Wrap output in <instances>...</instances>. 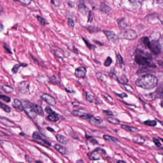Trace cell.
Returning a JSON list of instances; mask_svg holds the SVG:
<instances>
[{
  "label": "cell",
  "instance_id": "5b68a950",
  "mask_svg": "<svg viewBox=\"0 0 163 163\" xmlns=\"http://www.w3.org/2000/svg\"><path fill=\"white\" fill-rule=\"evenodd\" d=\"M24 110L26 114L32 119H35L37 113L35 112V110L32 106L31 103H27L24 106Z\"/></svg>",
  "mask_w": 163,
  "mask_h": 163
},
{
  "label": "cell",
  "instance_id": "11a10c76",
  "mask_svg": "<svg viewBox=\"0 0 163 163\" xmlns=\"http://www.w3.org/2000/svg\"><path fill=\"white\" fill-rule=\"evenodd\" d=\"M46 129L48 130L49 131H51V132H54L55 130L53 129H52V128H51V127H48Z\"/></svg>",
  "mask_w": 163,
  "mask_h": 163
},
{
  "label": "cell",
  "instance_id": "d6986e66",
  "mask_svg": "<svg viewBox=\"0 0 163 163\" xmlns=\"http://www.w3.org/2000/svg\"><path fill=\"white\" fill-rule=\"evenodd\" d=\"M54 148L56 150L58 151L61 154L64 155L66 153V148L61 145L56 144L54 145Z\"/></svg>",
  "mask_w": 163,
  "mask_h": 163
},
{
  "label": "cell",
  "instance_id": "94428289",
  "mask_svg": "<svg viewBox=\"0 0 163 163\" xmlns=\"http://www.w3.org/2000/svg\"><path fill=\"white\" fill-rule=\"evenodd\" d=\"M20 135H24L25 134L23 133H21V134H20Z\"/></svg>",
  "mask_w": 163,
  "mask_h": 163
},
{
  "label": "cell",
  "instance_id": "f546056e",
  "mask_svg": "<svg viewBox=\"0 0 163 163\" xmlns=\"http://www.w3.org/2000/svg\"><path fill=\"white\" fill-rule=\"evenodd\" d=\"M144 124L148 126L153 127L157 125V122L154 120H147L144 122Z\"/></svg>",
  "mask_w": 163,
  "mask_h": 163
},
{
  "label": "cell",
  "instance_id": "ba28073f",
  "mask_svg": "<svg viewBox=\"0 0 163 163\" xmlns=\"http://www.w3.org/2000/svg\"><path fill=\"white\" fill-rule=\"evenodd\" d=\"M72 114L75 116L79 117L80 118L83 119L84 120L90 119L93 116V115L89 113L84 112L80 110H74L72 112Z\"/></svg>",
  "mask_w": 163,
  "mask_h": 163
},
{
  "label": "cell",
  "instance_id": "60d3db41",
  "mask_svg": "<svg viewBox=\"0 0 163 163\" xmlns=\"http://www.w3.org/2000/svg\"><path fill=\"white\" fill-rule=\"evenodd\" d=\"M51 3L53 4L56 6H59L60 5V0H51Z\"/></svg>",
  "mask_w": 163,
  "mask_h": 163
},
{
  "label": "cell",
  "instance_id": "e0dca14e",
  "mask_svg": "<svg viewBox=\"0 0 163 163\" xmlns=\"http://www.w3.org/2000/svg\"><path fill=\"white\" fill-rule=\"evenodd\" d=\"M56 138L59 143L61 144H67L68 142V140L67 138L63 135H62L60 134H57L56 135Z\"/></svg>",
  "mask_w": 163,
  "mask_h": 163
},
{
  "label": "cell",
  "instance_id": "681fc988",
  "mask_svg": "<svg viewBox=\"0 0 163 163\" xmlns=\"http://www.w3.org/2000/svg\"><path fill=\"white\" fill-rule=\"evenodd\" d=\"M103 112H104L106 114H107V115H110V116L113 115V113L112 112H110V111H103Z\"/></svg>",
  "mask_w": 163,
  "mask_h": 163
},
{
  "label": "cell",
  "instance_id": "f1b7e54d",
  "mask_svg": "<svg viewBox=\"0 0 163 163\" xmlns=\"http://www.w3.org/2000/svg\"><path fill=\"white\" fill-rule=\"evenodd\" d=\"M134 141L138 144H143L144 142V139L143 138L139 136H134Z\"/></svg>",
  "mask_w": 163,
  "mask_h": 163
},
{
  "label": "cell",
  "instance_id": "7dc6e473",
  "mask_svg": "<svg viewBox=\"0 0 163 163\" xmlns=\"http://www.w3.org/2000/svg\"><path fill=\"white\" fill-rule=\"evenodd\" d=\"M14 1H19V2L22 3L26 4H28L30 3V2H30V0H14Z\"/></svg>",
  "mask_w": 163,
  "mask_h": 163
},
{
  "label": "cell",
  "instance_id": "4316f807",
  "mask_svg": "<svg viewBox=\"0 0 163 163\" xmlns=\"http://www.w3.org/2000/svg\"><path fill=\"white\" fill-rule=\"evenodd\" d=\"M2 88L3 91L7 93H10L13 92V88L8 85H3L2 87Z\"/></svg>",
  "mask_w": 163,
  "mask_h": 163
},
{
  "label": "cell",
  "instance_id": "44dd1931",
  "mask_svg": "<svg viewBox=\"0 0 163 163\" xmlns=\"http://www.w3.org/2000/svg\"><path fill=\"white\" fill-rule=\"evenodd\" d=\"M1 123H3V125L8 127H12L14 125V123L13 122L9 120L8 119L5 118L4 117H1Z\"/></svg>",
  "mask_w": 163,
  "mask_h": 163
},
{
  "label": "cell",
  "instance_id": "6da1fadb",
  "mask_svg": "<svg viewBox=\"0 0 163 163\" xmlns=\"http://www.w3.org/2000/svg\"><path fill=\"white\" fill-rule=\"evenodd\" d=\"M158 79L155 76L147 74L138 78L135 82L137 86L144 89H152L157 86Z\"/></svg>",
  "mask_w": 163,
  "mask_h": 163
},
{
  "label": "cell",
  "instance_id": "603a6c76",
  "mask_svg": "<svg viewBox=\"0 0 163 163\" xmlns=\"http://www.w3.org/2000/svg\"><path fill=\"white\" fill-rule=\"evenodd\" d=\"M100 10L106 13H108L110 12L111 9L105 3H102L100 5Z\"/></svg>",
  "mask_w": 163,
  "mask_h": 163
},
{
  "label": "cell",
  "instance_id": "b9f144b4",
  "mask_svg": "<svg viewBox=\"0 0 163 163\" xmlns=\"http://www.w3.org/2000/svg\"><path fill=\"white\" fill-rule=\"evenodd\" d=\"M153 141L154 143L156 144V145L158 147H161L162 146V144H161L160 141L156 138H153Z\"/></svg>",
  "mask_w": 163,
  "mask_h": 163
},
{
  "label": "cell",
  "instance_id": "ab89813d",
  "mask_svg": "<svg viewBox=\"0 0 163 163\" xmlns=\"http://www.w3.org/2000/svg\"><path fill=\"white\" fill-rule=\"evenodd\" d=\"M49 80H50V83L54 84H58V81L57 80V79L54 76L50 77L49 78Z\"/></svg>",
  "mask_w": 163,
  "mask_h": 163
},
{
  "label": "cell",
  "instance_id": "cb8c5ba5",
  "mask_svg": "<svg viewBox=\"0 0 163 163\" xmlns=\"http://www.w3.org/2000/svg\"><path fill=\"white\" fill-rule=\"evenodd\" d=\"M103 138L106 141H109V142H110L116 143V142H117L118 141V140L117 139H116V138L111 136L109 135H107V134L104 135L103 136Z\"/></svg>",
  "mask_w": 163,
  "mask_h": 163
},
{
  "label": "cell",
  "instance_id": "6125c7cd",
  "mask_svg": "<svg viewBox=\"0 0 163 163\" xmlns=\"http://www.w3.org/2000/svg\"><path fill=\"white\" fill-rule=\"evenodd\" d=\"M36 162H37V163H42L41 161H36Z\"/></svg>",
  "mask_w": 163,
  "mask_h": 163
},
{
  "label": "cell",
  "instance_id": "ac0fdd59",
  "mask_svg": "<svg viewBox=\"0 0 163 163\" xmlns=\"http://www.w3.org/2000/svg\"><path fill=\"white\" fill-rule=\"evenodd\" d=\"M89 122L91 125H93L98 126V125H99L102 123V121L99 119L97 118L94 117L93 116L92 117H91V118L89 119Z\"/></svg>",
  "mask_w": 163,
  "mask_h": 163
},
{
  "label": "cell",
  "instance_id": "8992f818",
  "mask_svg": "<svg viewBox=\"0 0 163 163\" xmlns=\"http://www.w3.org/2000/svg\"><path fill=\"white\" fill-rule=\"evenodd\" d=\"M120 36L122 38L129 40H133L137 36L136 33L131 29H127L123 31L120 34Z\"/></svg>",
  "mask_w": 163,
  "mask_h": 163
},
{
  "label": "cell",
  "instance_id": "f35d334b",
  "mask_svg": "<svg viewBox=\"0 0 163 163\" xmlns=\"http://www.w3.org/2000/svg\"><path fill=\"white\" fill-rule=\"evenodd\" d=\"M124 86H125V89L129 92L132 93L134 91V89L130 85L125 84H124Z\"/></svg>",
  "mask_w": 163,
  "mask_h": 163
},
{
  "label": "cell",
  "instance_id": "9f6ffc18",
  "mask_svg": "<svg viewBox=\"0 0 163 163\" xmlns=\"http://www.w3.org/2000/svg\"><path fill=\"white\" fill-rule=\"evenodd\" d=\"M77 163H83V161L81 159V160H77Z\"/></svg>",
  "mask_w": 163,
  "mask_h": 163
},
{
  "label": "cell",
  "instance_id": "74e56055",
  "mask_svg": "<svg viewBox=\"0 0 163 163\" xmlns=\"http://www.w3.org/2000/svg\"><path fill=\"white\" fill-rule=\"evenodd\" d=\"M94 19V14L92 13V12L89 11V14H88V22H92Z\"/></svg>",
  "mask_w": 163,
  "mask_h": 163
},
{
  "label": "cell",
  "instance_id": "f6af8a7d",
  "mask_svg": "<svg viewBox=\"0 0 163 163\" xmlns=\"http://www.w3.org/2000/svg\"><path fill=\"white\" fill-rule=\"evenodd\" d=\"M116 56H117V59L118 60L120 64H122L123 63V59H122V56L119 54H116Z\"/></svg>",
  "mask_w": 163,
  "mask_h": 163
},
{
  "label": "cell",
  "instance_id": "277c9868",
  "mask_svg": "<svg viewBox=\"0 0 163 163\" xmlns=\"http://www.w3.org/2000/svg\"><path fill=\"white\" fill-rule=\"evenodd\" d=\"M33 138L35 140V141L37 143L41 144L45 147L49 148L51 146V144L48 141L43 139L41 136L37 131H35L33 134Z\"/></svg>",
  "mask_w": 163,
  "mask_h": 163
},
{
  "label": "cell",
  "instance_id": "7402d4cb",
  "mask_svg": "<svg viewBox=\"0 0 163 163\" xmlns=\"http://www.w3.org/2000/svg\"><path fill=\"white\" fill-rule=\"evenodd\" d=\"M26 66H27V64H26V63L16 64V65H14V66L13 67L12 69V71L13 73H16L18 71L20 67H26Z\"/></svg>",
  "mask_w": 163,
  "mask_h": 163
},
{
  "label": "cell",
  "instance_id": "ee69618b",
  "mask_svg": "<svg viewBox=\"0 0 163 163\" xmlns=\"http://www.w3.org/2000/svg\"><path fill=\"white\" fill-rule=\"evenodd\" d=\"M68 25L69 26L71 27L72 28H73L75 26V24H74V22L73 20L71 19L70 18H68Z\"/></svg>",
  "mask_w": 163,
  "mask_h": 163
},
{
  "label": "cell",
  "instance_id": "bcb514c9",
  "mask_svg": "<svg viewBox=\"0 0 163 163\" xmlns=\"http://www.w3.org/2000/svg\"><path fill=\"white\" fill-rule=\"evenodd\" d=\"M96 28H95V27H93V26H89L88 27V30L89 31V32L90 33H93V32H96Z\"/></svg>",
  "mask_w": 163,
  "mask_h": 163
},
{
  "label": "cell",
  "instance_id": "52a82bcc",
  "mask_svg": "<svg viewBox=\"0 0 163 163\" xmlns=\"http://www.w3.org/2000/svg\"><path fill=\"white\" fill-rule=\"evenodd\" d=\"M147 48H148L151 52L154 55L159 54L161 51V47L158 42L156 41H152L150 42L148 45Z\"/></svg>",
  "mask_w": 163,
  "mask_h": 163
},
{
  "label": "cell",
  "instance_id": "d4e9b609",
  "mask_svg": "<svg viewBox=\"0 0 163 163\" xmlns=\"http://www.w3.org/2000/svg\"><path fill=\"white\" fill-rule=\"evenodd\" d=\"M36 18H37L38 21L41 25L42 26H44L48 24V22L47 21V20L45 19L44 18H43L42 16H40V15H37Z\"/></svg>",
  "mask_w": 163,
  "mask_h": 163
},
{
  "label": "cell",
  "instance_id": "4fadbf2b",
  "mask_svg": "<svg viewBox=\"0 0 163 163\" xmlns=\"http://www.w3.org/2000/svg\"><path fill=\"white\" fill-rule=\"evenodd\" d=\"M13 107L18 112H22L24 110V106L21 102L18 99H14L13 103Z\"/></svg>",
  "mask_w": 163,
  "mask_h": 163
},
{
  "label": "cell",
  "instance_id": "db71d44e",
  "mask_svg": "<svg viewBox=\"0 0 163 163\" xmlns=\"http://www.w3.org/2000/svg\"><path fill=\"white\" fill-rule=\"evenodd\" d=\"M3 48H5V49H6V50L9 53H10V54H12V52H11V50H10V49L9 48H7V47H6V46L3 45Z\"/></svg>",
  "mask_w": 163,
  "mask_h": 163
},
{
  "label": "cell",
  "instance_id": "03108f58",
  "mask_svg": "<svg viewBox=\"0 0 163 163\" xmlns=\"http://www.w3.org/2000/svg\"><path fill=\"white\" fill-rule=\"evenodd\" d=\"M160 139H161V140H162V141L163 142V139H162V138H160Z\"/></svg>",
  "mask_w": 163,
  "mask_h": 163
},
{
  "label": "cell",
  "instance_id": "9c48e42d",
  "mask_svg": "<svg viewBox=\"0 0 163 163\" xmlns=\"http://www.w3.org/2000/svg\"><path fill=\"white\" fill-rule=\"evenodd\" d=\"M103 32L107 38L110 41L114 43H117L118 41V36L116 35L114 32L110 31H106V30H104Z\"/></svg>",
  "mask_w": 163,
  "mask_h": 163
},
{
  "label": "cell",
  "instance_id": "836d02e7",
  "mask_svg": "<svg viewBox=\"0 0 163 163\" xmlns=\"http://www.w3.org/2000/svg\"><path fill=\"white\" fill-rule=\"evenodd\" d=\"M141 40L142 42V43L144 44V45L147 48L148 45L149 44V43L150 42V41L149 38L147 37H144L142 38Z\"/></svg>",
  "mask_w": 163,
  "mask_h": 163
},
{
  "label": "cell",
  "instance_id": "484cf974",
  "mask_svg": "<svg viewBox=\"0 0 163 163\" xmlns=\"http://www.w3.org/2000/svg\"><path fill=\"white\" fill-rule=\"evenodd\" d=\"M106 119L108 121V122L111 123H112L113 125H118L120 124V121L118 119L114 117H108Z\"/></svg>",
  "mask_w": 163,
  "mask_h": 163
},
{
  "label": "cell",
  "instance_id": "91938a15",
  "mask_svg": "<svg viewBox=\"0 0 163 163\" xmlns=\"http://www.w3.org/2000/svg\"><path fill=\"white\" fill-rule=\"evenodd\" d=\"M161 105L162 106V107L163 108V100L161 102Z\"/></svg>",
  "mask_w": 163,
  "mask_h": 163
},
{
  "label": "cell",
  "instance_id": "8fae6325",
  "mask_svg": "<svg viewBox=\"0 0 163 163\" xmlns=\"http://www.w3.org/2000/svg\"><path fill=\"white\" fill-rule=\"evenodd\" d=\"M78 10L83 15H86L89 12V10L87 7L84 1L83 0H80L78 4Z\"/></svg>",
  "mask_w": 163,
  "mask_h": 163
},
{
  "label": "cell",
  "instance_id": "5bb4252c",
  "mask_svg": "<svg viewBox=\"0 0 163 163\" xmlns=\"http://www.w3.org/2000/svg\"><path fill=\"white\" fill-rule=\"evenodd\" d=\"M29 84L27 81H24L20 84L19 90L22 93H26L28 90Z\"/></svg>",
  "mask_w": 163,
  "mask_h": 163
},
{
  "label": "cell",
  "instance_id": "f907efd6",
  "mask_svg": "<svg viewBox=\"0 0 163 163\" xmlns=\"http://www.w3.org/2000/svg\"><path fill=\"white\" fill-rule=\"evenodd\" d=\"M117 95H118L119 97H121L122 98H125V97H127V94H125V93H122V94H117Z\"/></svg>",
  "mask_w": 163,
  "mask_h": 163
},
{
  "label": "cell",
  "instance_id": "c3c4849f",
  "mask_svg": "<svg viewBox=\"0 0 163 163\" xmlns=\"http://www.w3.org/2000/svg\"><path fill=\"white\" fill-rule=\"evenodd\" d=\"M104 96L105 98L106 99H107L108 102H112V97H111L110 96H109L107 94H105Z\"/></svg>",
  "mask_w": 163,
  "mask_h": 163
},
{
  "label": "cell",
  "instance_id": "d6a6232c",
  "mask_svg": "<svg viewBox=\"0 0 163 163\" xmlns=\"http://www.w3.org/2000/svg\"><path fill=\"white\" fill-rule=\"evenodd\" d=\"M86 138L90 142V143H92L93 144H98V141H97L96 139H95L94 138H93L92 136L86 135Z\"/></svg>",
  "mask_w": 163,
  "mask_h": 163
},
{
  "label": "cell",
  "instance_id": "6f0895ef",
  "mask_svg": "<svg viewBox=\"0 0 163 163\" xmlns=\"http://www.w3.org/2000/svg\"><path fill=\"white\" fill-rule=\"evenodd\" d=\"M118 163H125V162L124 161H122V160H120L118 161Z\"/></svg>",
  "mask_w": 163,
  "mask_h": 163
},
{
  "label": "cell",
  "instance_id": "e575fe53",
  "mask_svg": "<svg viewBox=\"0 0 163 163\" xmlns=\"http://www.w3.org/2000/svg\"><path fill=\"white\" fill-rule=\"evenodd\" d=\"M0 98L2 100H3V101L5 102H10L11 100V98L10 97H8V96H6V95H4L3 94H1V96H0Z\"/></svg>",
  "mask_w": 163,
  "mask_h": 163
},
{
  "label": "cell",
  "instance_id": "4dcf8cb0",
  "mask_svg": "<svg viewBox=\"0 0 163 163\" xmlns=\"http://www.w3.org/2000/svg\"><path fill=\"white\" fill-rule=\"evenodd\" d=\"M82 39H83V41L85 42L87 47L89 48L90 50H92V49H93L95 48V46L91 44H90V42L88 40H87L84 37H82Z\"/></svg>",
  "mask_w": 163,
  "mask_h": 163
},
{
  "label": "cell",
  "instance_id": "680465c9",
  "mask_svg": "<svg viewBox=\"0 0 163 163\" xmlns=\"http://www.w3.org/2000/svg\"><path fill=\"white\" fill-rule=\"evenodd\" d=\"M161 97L163 98V89L162 91V92H161Z\"/></svg>",
  "mask_w": 163,
  "mask_h": 163
},
{
  "label": "cell",
  "instance_id": "30bf717a",
  "mask_svg": "<svg viewBox=\"0 0 163 163\" xmlns=\"http://www.w3.org/2000/svg\"><path fill=\"white\" fill-rule=\"evenodd\" d=\"M41 98L42 99L50 105L55 106L56 105L57 102L56 99L53 96L49 94L44 93L42 95Z\"/></svg>",
  "mask_w": 163,
  "mask_h": 163
},
{
  "label": "cell",
  "instance_id": "1f68e13d",
  "mask_svg": "<svg viewBox=\"0 0 163 163\" xmlns=\"http://www.w3.org/2000/svg\"><path fill=\"white\" fill-rule=\"evenodd\" d=\"M96 76L97 78H98L99 80H102L103 81H105L106 77L104 74L100 73V72H98L96 73Z\"/></svg>",
  "mask_w": 163,
  "mask_h": 163
},
{
  "label": "cell",
  "instance_id": "3957f363",
  "mask_svg": "<svg viewBox=\"0 0 163 163\" xmlns=\"http://www.w3.org/2000/svg\"><path fill=\"white\" fill-rule=\"evenodd\" d=\"M105 154H106L105 151L100 148H98L89 154V157L90 160H99L102 157V155Z\"/></svg>",
  "mask_w": 163,
  "mask_h": 163
},
{
  "label": "cell",
  "instance_id": "2e32d148",
  "mask_svg": "<svg viewBox=\"0 0 163 163\" xmlns=\"http://www.w3.org/2000/svg\"><path fill=\"white\" fill-rule=\"evenodd\" d=\"M47 119L48 121L51 122H56L59 120V117L58 114L56 112L52 113L51 114H49L48 116L47 117Z\"/></svg>",
  "mask_w": 163,
  "mask_h": 163
},
{
  "label": "cell",
  "instance_id": "ffe728a7",
  "mask_svg": "<svg viewBox=\"0 0 163 163\" xmlns=\"http://www.w3.org/2000/svg\"><path fill=\"white\" fill-rule=\"evenodd\" d=\"M121 127L125 130L131 131V132H134V133H137L139 131V130L138 128L130 126H128L126 125H122L121 126Z\"/></svg>",
  "mask_w": 163,
  "mask_h": 163
},
{
  "label": "cell",
  "instance_id": "e7e4bbea",
  "mask_svg": "<svg viewBox=\"0 0 163 163\" xmlns=\"http://www.w3.org/2000/svg\"><path fill=\"white\" fill-rule=\"evenodd\" d=\"M87 1H89V3H90V2H91V1H91V0H87Z\"/></svg>",
  "mask_w": 163,
  "mask_h": 163
},
{
  "label": "cell",
  "instance_id": "83f0119b",
  "mask_svg": "<svg viewBox=\"0 0 163 163\" xmlns=\"http://www.w3.org/2000/svg\"><path fill=\"white\" fill-rule=\"evenodd\" d=\"M1 109H3L4 111L7 113H10L11 112V109L9 106L7 105L6 104L3 103L2 102H1Z\"/></svg>",
  "mask_w": 163,
  "mask_h": 163
},
{
  "label": "cell",
  "instance_id": "7a4b0ae2",
  "mask_svg": "<svg viewBox=\"0 0 163 163\" xmlns=\"http://www.w3.org/2000/svg\"><path fill=\"white\" fill-rule=\"evenodd\" d=\"M151 60L152 58L148 54L145 53L140 50H137L136 51L135 61L139 65L143 66L152 67Z\"/></svg>",
  "mask_w": 163,
  "mask_h": 163
},
{
  "label": "cell",
  "instance_id": "7bdbcfd3",
  "mask_svg": "<svg viewBox=\"0 0 163 163\" xmlns=\"http://www.w3.org/2000/svg\"><path fill=\"white\" fill-rule=\"evenodd\" d=\"M45 112H46L47 113H48V114H51V113L55 112L53 111L52 110V109H51L49 106H47L46 107H45Z\"/></svg>",
  "mask_w": 163,
  "mask_h": 163
},
{
  "label": "cell",
  "instance_id": "7c38bea8",
  "mask_svg": "<svg viewBox=\"0 0 163 163\" xmlns=\"http://www.w3.org/2000/svg\"><path fill=\"white\" fill-rule=\"evenodd\" d=\"M87 73L86 68L85 67H77L76 69L75 72V75L77 78H84L86 76Z\"/></svg>",
  "mask_w": 163,
  "mask_h": 163
},
{
  "label": "cell",
  "instance_id": "f5cc1de1",
  "mask_svg": "<svg viewBox=\"0 0 163 163\" xmlns=\"http://www.w3.org/2000/svg\"><path fill=\"white\" fill-rule=\"evenodd\" d=\"M131 3H139L140 2L141 0H129Z\"/></svg>",
  "mask_w": 163,
  "mask_h": 163
},
{
  "label": "cell",
  "instance_id": "9a60e30c",
  "mask_svg": "<svg viewBox=\"0 0 163 163\" xmlns=\"http://www.w3.org/2000/svg\"><path fill=\"white\" fill-rule=\"evenodd\" d=\"M31 103L32 104V106L33 107V108L35 110V112L37 113V114L40 116H43L44 115V112L42 107L35 103Z\"/></svg>",
  "mask_w": 163,
  "mask_h": 163
},
{
  "label": "cell",
  "instance_id": "816d5d0a",
  "mask_svg": "<svg viewBox=\"0 0 163 163\" xmlns=\"http://www.w3.org/2000/svg\"><path fill=\"white\" fill-rule=\"evenodd\" d=\"M25 159H26V161L27 162H31V161L30 160V157H29L28 155H26V156H25Z\"/></svg>",
  "mask_w": 163,
  "mask_h": 163
},
{
  "label": "cell",
  "instance_id": "d590c367",
  "mask_svg": "<svg viewBox=\"0 0 163 163\" xmlns=\"http://www.w3.org/2000/svg\"><path fill=\"white\" fill-rule=\"evenodd\" d=\"M112 63V59L110 57H108V58H107V59H106L105 61L104 62V65L105 67H109L111 65Z\"/></svg>",
  "mask_w": 163,
  "mask_h": 163
},
{
  "label": "cell",
  "instance_id": "be15d7a7",
  "mask_svg": "<svg viewBox=\"0 0 163 163\" xmlns=\"http://www.w3.org/2000/svg\"><path fill=\"white\" fill-rule=\"evenodd\" d=\"M159 121V122H160V123H161V124L162 125H163V122H161L160 121Z\"/></svg>",
  "mask_w": 163,
  "mask_h": 163
},
{
  "label": "cell",
  "instance_id": "8d00e7d4",
  "mask_svg": "<svg viewBox=\"0 0 163 163\" xmlns=\"http://www.w3.org/2000/svg\"><path fill=\"white\" fill-rule=\"evenodd\" d=\"M86 99L89 102H90V103H92L93 102V100H94V98L93 97L92 95L91 94H90V93L87 92L86 95Z\"/></svg>",
  "mask_w": 163,
  "mask_h": 163
}]
</instances>
